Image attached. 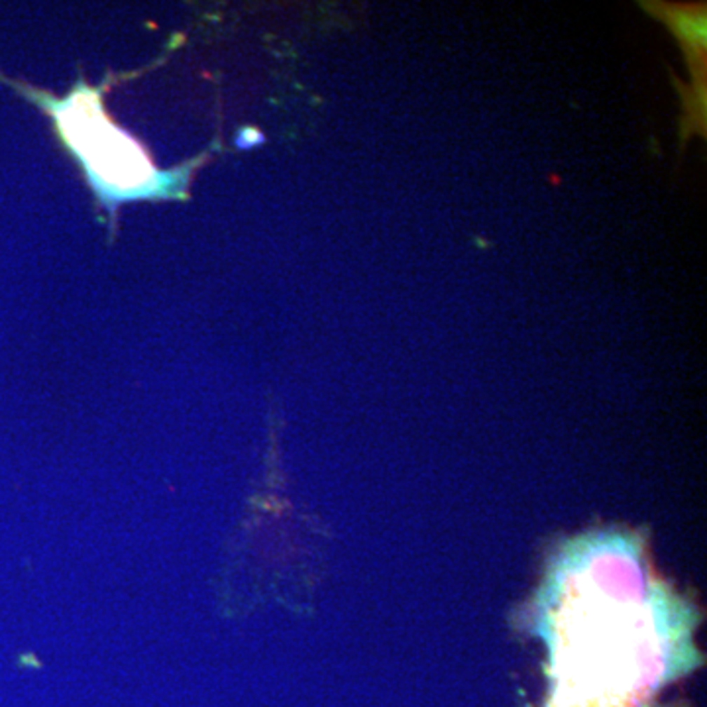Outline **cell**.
Here are the masks:
<instances>
[{"label": "cell", "mask_w": 707, "mask_h": 707, "mask_svg": "<svg viewBox=\"0 0 707 707\" xmlns=\"http://www.w3.org/2000/svg\"><path fill=\"white\" fill-rule=\"evenodd\" d=\"M0 81L53 120L61 142L85 171L99 205L112 214V224L120 205L128 200L189 199L193 173L210 158L209 151H205L171 170L156 167L146 148L126 130L118 128L104 110L102 95L112 81H118L112 73L99 87H90L87 81L79 79L63 99L22 81L8 79L2 73Z\"/></svg>", "instance_id": "cell-1"}, {"label": "cell", "mask_w": 707, "mask_h": 707, "mask_svg": "<svg viewBox=\"0 0 707 707\" xmlns=\"http://www.w3.org/2000/svg\"><path fill=\"white\" fill-rule=\"evenodd\" d=\"M640 6L660 22H664L676 36L684 60L689 67L692 85L680 89L684 116H682V139L686 142L692 134L706 138L707 116V55H706V4H666V2H640Z\"/></svg>", "instance_id": "cell-2"}]
</instances>
